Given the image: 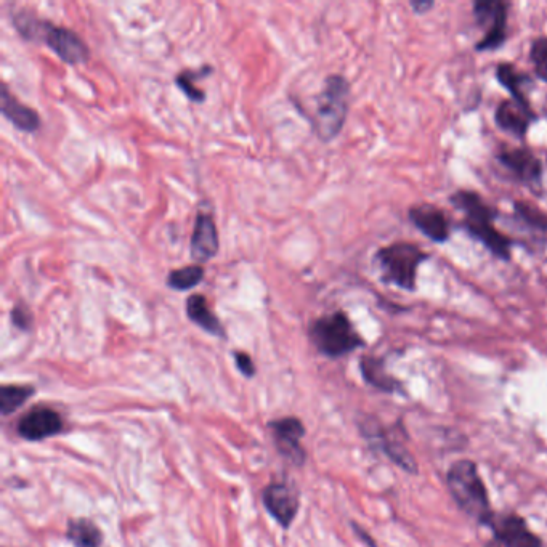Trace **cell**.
Here are the masks:
<instances>
[{
    "instance_id": "1",
    "label": "cell",
    "mask_w": 547,
    "mask_h": 547,
    "mask_svg": "<svg viewBox=\"0 0 547 547\" xmlns=\"http://www.w3.org/2000/svg\"><path fill=\"white\" fill-rule=\"evenodd\" d=\"M450 203L464 214L462 228L467 235L479 241L483 248L496 259L509 262L512 259L514 241L496 228L498 209L488 204L477 191L458 190L450 196Z\"/></svg>"
},
{
    "instance_id": "18",
    "label": "cell",
    "mask_w": 547,
    "mask_h": 547,
    "mask_svg": "<svg viewBox=\"0 0 547 547\" xmlns=\"http://www.w3.org/2000/svg\"><path fill=\"white\" fill-rule=\"evenodd\" d=\"M496 79L511 94V100L527 108H533L527 95V87L533 82L531 76L520 71L514 63H499L496 66Z\"/></svg>"
},
{
    "instance_id": "28",
    "label": "cell",
    "mask_w": 547,
    "mask_h": 547,
    "mask_svg": "<svg viewBox=\"0 0 547 547\" xmlns=\"http://www.w3.org/2000/svg\"><path fill=\"white\" fill-rule=\"evenodd\" d=\"M233 358H235L236 368H238V371H240L244 377L251 379V377L256 376V365H254V361H252L249 353L235 352L233 353Z\"/></svg>"
},
{
    "instance_id": "16",
    "label": "cell",
    "mask_w": 547,
    "mask_h": 547,
    "mask_svg": "<svg viewBox=\"0 0 547 547\" xmlns=\"http://www.w3.org/2000/svg\"><path fill=\"white\" fill-rule=\"evenodd\" d=\"M538 119L533 108L519 105L514 100H504L495 111V122L499 129L517 140H525L533 122Z\"/></svg>"
},
{
    "instance_id": "25",
    "label": "cell",
    "mask_w": 547,
    "mask_h": 547,
    "mask_svg": "<svg viewBox=\"0 0 547 547\" xmlns=\"http://www.w3.org/2000/svg\"><path fill=\"white\" fill-rule=\"evenodd\" d=\"M204 278V268L201 265H188L177 268L167 275V286L174 291H190L198 286Z\"/></svg>"
},
{
    "instance_id": "27",
    "label": "cell",
    "mask_w": 547,
    "mask_h": 547,
    "mask_svg": "<svg viewBox=\"0 0 547 547\" xmlns=\"http://www.w3.org/2000/svg\"><path fill=\"white\" fill-rule=\"evenodd\" d=\"M10 321L20 331H31L34 325V315L28 305L17 304L10 312Z\"/></svg>"
},
{
    "instance_id": "10",
    "label": "cell",
    "mask_w": 547,
    "mask_h": 547,
    "mask_svg": "<svg viewBox=\"0 0 547 547\" xmlns=\"http://www.w3.org/2000/svg\"><path fill=\"white\" fill-rule=\"evenodd\" d=\"M268 429L272 432L273 442H275L278 453L294 466H304L307 461V451L300 443L307 434L304 422L296 416H288V418L268 422Z\"/></svg>"
},
{
    "instance_id": "8",
    "label": "cell",
    "mask_w": 547,
    "mask_h": 547,
    "mask_svg": "<svg viewBox=\"0 0 547 547\" xmlns=\"http://www.w3.org/2000/svg\"><path fill=\"white\" fill-rule=\"evenodd\" d=\"M262 503L268 514L272 515L276 523L284 530L292 527L300 509V491L296 483L281 482L268 483L262 491Z\"/></svg>"
},
{
    "instance_id": "13",
    "label": "cell",
    "mask_w": 547,
    "mask_h": 547,
    "mask_svg": "<svg viewBox=\"0 0 547 547\" xmlns=\"http://www.w3.org/2000/svg\"><path fill=\"white\" fill-rule=\"evenodd\" d=\"M361 432L371 445L392 459L400 469L410 474H418V462L413 458V454L394 434H390L389 430L381 429L377 422L366 421L365 426H361Z\"/></svg>"
},
{
    "instance_id": "5",
    "label": "cell",
    "mask_w": 547,
    "mask_h": 547,
    "mask_svg": "<svg viewBox=\"0 0 547 547\" xmlns=\"http://www.w3.org/2000/svg\"><path fill=\"white\" fill-rule=\"evenodd\" d=\"M446 483L450 488L451 496L462 511L482 525H487L495 512L491 511L487 487L480 479L474 462L467 459L454 462L446 475Z\"/></svg>"
},
{
    "instance_id": "31",
    "label": "cell",
    "mask_w": 547,
    "mask_h": 547,
    "mask_svg": "<svg viewBox=\"0 0 547 547\" xmlns=\"http://www.w3.org/2000/svg\"><path fill=\"white\" fill-rule=\"evenodd\" d=\"M485 547H501V544L498 543V541H490V543H487V546Z\"/></svg>"
},
{
    "instance_id": "26",
    "label": "cell",
    "mask_w": 547,
    "mask_h": 547,
    "mask_svg": "<svg viewBox=\"0 0 547 547\" xmlns=\"http://www.w3.org/2000/svg\"><path fill=\"white\" fill-rule=\"evenodd\" d=\"M530 61L539 81L547 84V36L536 37L530 45Z\"/></svg>"
},
{
    "instance_id": "24",
    "label": "cell",
    "mask_w": 547,
    "mask_h": 547,
    "mask_svg": "<svg viewBox=\"0 0 547 547\" xmlns=\"http://www.w3.org/2000/svg\"><path fill=\"white\" fill-rule=\"evenodd\" d=\"M515 219L522 223L523 227L528 230L535 231L538 235L546 236L547 238V214L539 211L531 204L523 203V201H515L514 203Z\"/></svg>"
},
{
    "instance_id": "4",
    "label": "cell",
    "mask_w": 547,
    "mask_h": 547,
    "mask_svg": "<svg viewBox=\"0 0 547 547\" xmlns=\"http://www.w3.org/2000/svg\"><path fill=\"white\" fill-rule=\"evenodd\" d=\"M429 259V254L419 248L418 244L406 241L382 246L374 254V262L381 270L382 281L408 292L418 289L419 268Z\"/></svg>"
},
{
    "instance_id": "29",
    "label": "cell",
    "mask_w": 547,
    "mask_h": 547,
    "mask_svg": "<svg viewBox=\"0 0 547 547\" xmlns=\"http://www.w3.org/2000/svg\"><path fill=\"white\" fill-rule=\"evenodd\" d=\"M411 9L418 15H424L434 9V2H411Z\"/></svg>"
},
{
    "instance_id": "23",
    "label": "cell",
    "mask_w": 547,
    "mask_h": 547,
    "mask_svg": "<svg viewBox=\"0 0 547 547\" xmlns=\"http://www.w3.org/2000/svg\"><path fill=\"white\" fill-rule=\"evenodd\" d=\"M212 71H214V68L209 65L201 66L199 69H185V71L175 76V86L179 87L183 95L191 102L203 103L206 100V94L199 87H196L195 82L209 76Z\"/></svg>"
},
{
    "instance_id": "19",
    "label": "cell",
    "mask_w": 547,
    "mask_h": 547,
    "mask_svg": "<svg viewBox=\"0 0 547 547\" xmlns=\"http://www.w3.org/2000/svg\"><path fill=\"white\" fill-rule=\"evenodd\" d=\"M187 315L191 323H195L196 326H199L211 336L222 337V339L227 337L225 328H223L217 315L212 312V308L209 307V302L203 294H193V296L188 297Z\"/></svg>"
},
{
    "instance_id": "17",
    "label": "cell",
    "mask_w": 547,
    "mask_h": 547,
    "mask_svg": "<svg viewBox=\"0 0 547 547\" xmlns=\"http://www.w3.org/2000/svg\"><path fill=\"white\" fill-rule=\"evenodd\" d=\"M0 111L21 132L33 134L41 127L39 114L33 108L23 105L15 95L10 94L5 84H2V90H0Z\"/></svg>"
},
{
    "instance_id": "6",
    "label": "cell",
    "mask_w": 547,
    "mask_h": 547,
    "mask_svg": "<svg viewBox=\"0 0 547 547\" xmlns=\"http://www.w3.org/2000/svg\"><path fill=\"white\" fill-rule=\"evenodd\" d=\"M308 337L321 355L333 360L345 357L366 345L365 339L355 329L349 315L342 310L323 315L313 321L308 328Z\"/></svg>"
},
{
    "instance_id": "14",
    "label": "cell",
    "mask_w": 547,
    "mask_h": 547,
    "mask_svg": "<svg viewBox=\"0 0 547 547\" xmlns=\"http://www.w3.org/2000/svg\"><path fill=\"white\" fill-rule=\"evenodd\" d=\"M408 219L432 243L445 244L450 241L451 222L440 207L434 204L410 207Z\"/></svg>"
},
{
    "instance_id": "15",
    "label": "cell",
    "mask_w": 547,
    "mask_h": 547,
    "mask_svg": "<svg viewBox=\"0 0 547 547\" xmlns=\"http://www.w3.org/2000/svg\"><path fill=\"white\" fill-rule=\"evenodd\" d=\"M219 231L212 215L201 212L196 215L193 235H191L190 254L191 259L198 264H206L219 254Z\"/></svg>"
},
{
    "instance_id": "20",
    "label": "cell",
    "mask_w": 547,
    "mask_h": 547,
    "mask_svg": "<svg viewBox=\"0 0 547 547\" xmlns=\"http://www.w3.org/2000/svg\"><path fill=\"white\" fill-rule=\"evenodd\" d=\"M361 374L363 379L368 382L369 385H373L376 389L387 392V394H394L398 390H403L402 384L395 379L394 376H390L385 368V361L382 358L371 357V355H365L360 361Z\"/></svg>"
},
{
    "instance_id": "21",
    "label": "cell",
    "mask_w": 547,
    "mask_h": 547,
    "mask_svg": "<svg viewBox=\"0 0 547 547\" xmlns=\"http://www.w3.org/2000/svg\"><path fill=\"white\" fill-rule=\"evenodd\" d=\"M66 539L74 547H102L103 531L97 523L87 517L71 519L66 525Z\"/></svg>"
},
{
    "instance_id": "30",
    "label": "cell",
    "mask_w": 547,
    "mask_h": 547,
    "mask_svg": "<svg viewBox=\"0 0 547 547\" xmlns=\"http://www.w3.org/2000/svg\"><path fill=\"white\" fill-rule=\"evenodd\" d=\"M353 530L357 531L358 538H361L363 543L368 544V547H376L374 539L368 535V531L363 530V528L358 527L357 523H352Z\"/></svg>"
},
{
    "instance_id": "22",
    "label": "cell",
    "mask_w": 547,
    "mask_h": 547,
    "mask_svg": "<svg viewBox=\"0 0 547 547\" xmlns=\"http://www.w3.org/2000/svg\"><path fill=\"white\" fill-rule=\"evenodd\" d=\"M36 395V387L29 384H5L0 389V414L7 418Z\"/></svg>"
},
{
    "instance_id": "7",
    "label": "cell",
    "mask_w": 547,
    "mask_h": 547,
    "mask_svg": "<svg viewBox=\"0 0 547 547\" xmlns=\"http://www.w3.org/2000/svg\"><path fill=\"white\" fill-rule=\"evenodd\" d=\"M511 4L501 0H477L474 2V17L483 28V36L477 44V52H495L507 41V21Z\"/></svg>"
},
{
    "instance_id": "12",
    "label": "cell",
    "mask_w": 547,
    "mask_h": 547,
    "mask_svg": "<svg viewBox=\"0 0 547 547\" xmlns=\"http://www.w3.org/2000/svg\"><path fill=\"white\" fill-rule=\"evenodd\" d=\"M496 541L504 547H543V541L528 527V523L514 514H493L487 522Z\"/></svg>"
},
{
    "instance_id": "3",
    "label": "cell",
    "mask_w": 547,
    "mask_h": 547,
    "mask_svg": "<svg viewBox=\"0 0 547 547\" xmlns=\"http://www.w3.org/2000/svg\"><path fill=\"white\" fill-rule=\"evenodd\" d=\"M312 122L321 142H333L344 129L350 108V82L341 74L326 77L323 90L317 95Z\"/></svg>"
},
{
    "instance_id": "9",
    "label": "cell",
    "mask_w": 547,
    "mask_h": 547,
    "mask_svg": "<svg viewBox=\"0 0 547 547\" xmlns=\"http://www.w3.org/2000/svg\"><path fill=\"white\" fill-rule=\"evenodd\" d=\"M496 159L507 172H511L517 182L531 190H541L544 177L543 163L533 151L525 146L504 148L496 154Z\"/></svg>"
},
{
    "instance_id": "11",
    "label": "cell",
    "mask_w": 547,
    "mask_h": 547,
    "mask_svg": "<svg viewBox=\"0 0 547 547\" xmlns=\"http://www.w3.org/2000/svg\"><path fill=\"white\" fill-rule=\"evenodd\" d=\"M65 422L58 411L49 406H36L21 416L17 432L26 442H44L47 438L60 435Z\"/></svg>"
},
{
    "instance_id": "2",
    "label": "cell",
    "mask_w": 547,
    "mask_h": 547,
    "mask_svg": "<svg viewBox=\"0 0 547 547\" xmlns=\"http://www.w3.org/2000/svg\"><path fill=\"white\" fill-rule=\"evenodd\" d=\"M12 20L18 34L25 41L42 42L68 65H84L89 61V45L73 29L53 25L50 21L36 17L29 10H18L12 15Z\"/></svg>"
}]
</instances>
